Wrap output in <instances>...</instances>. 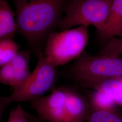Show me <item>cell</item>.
Here are the masks:
<instances>
[{"label":"cell","instance_id":"obj_9","mask_svg":"<svg viewBox=\"0 0 122 122\" xmlns=\"http://www.w3.org/2000/svg\"><path fill=\"white\" fill-rule=\"evenodd\" d=\"M30 54L28 50L19 51L17 54L10 62L13 66L15 73V82L13 91L21 87L30 76L29 64Z\"/></svg>","mask_w":122,"mask_h":122},{"label":"cell","instance_id":"obj_10","mask_svg":"<svg viewBox=\"0 0 122 122\" xmlns=\"http://www.w3.org/2000/svg\"><path fill=\"white\" fill-rule=\"evenodd\" d=\"M14 15L6 0H0V40L13 39L17 32Z\"/></svg>","mask_w":122,"mask_h":122},{"label":"cell","instance_id":"obj_5","mask_svg":"<svg viewBox=\"0 0 122 122\" xmlns=\"http://www.w3.org/2000/svg\"><path fill=\"white\" fill-rule=\"evenodd\" d=\"M113 0H71L58 28L63 31L77 25H93L99 33L108 20Z\"/></svg>","mask_w":122,"mask_h":122},{"label":"cell","instance_id":"obj_4","mask_svg":"<svg viewBox=\"0 0 122 122\" xmlns=\"http://www.w3.org/2000/svg\"><path fill=\"white\" fill-rule=\"evenodd\" d=\"M88 26L52 33L47 40L44 54L56 67L76 59L84 52L89 40Z\"/></svg>","mask_w":122,"mask_h":122},{"label":"cell","instance_id":"obj_20","mask_svg":"<svg viewBox=\"0 0 122 122\" xmlns=\"http://www.w3.org/2000/svg\"></svg>","mask_w":122,"mask_h":122},{"label":"cell","instance_id":"obj_11","mask_svg":"<svg viewBox=\"0 0 122 122\" xmlns=\"http://www.w3.org/2000/svg\"><path fill=\"white\" fill-rule=\"evenodd\" d=\"M91 90H98L108 95L122 108V78L110 79L97 84Z\"/></svg>","mask_w":122,"mask_h":122},{"label":"cell","instance_id":"obj_1","mask_svg":"<svg viewBox=\"0 0 122 122\" xmlns=\"http://www.w3.org/2000/svg\"><path fill=\"white\" fill-rule=\"evenodd\" d=\"M71 0H12L17 32L36 56L58 28Z\"/></svg>","mask_w":122,"mask_h":122},{"label":"cell","instance_id":"obj_18","mask_svg":"<svg viewBox=\"0 0 122 122\" xmlns=\"http://www.w3.org/2000/svg\"><path fill=\"white\" fill-rule=\"evenodd\" d=\"M32 122H43L42 121H41V120H40L39 118H38V117H35L34 116L33 121Z\"/></svg>","mask_w":122,"mask_h":122},{"label":"cell","instance_id":"obj_16","mask_svg":"<svg viewBox=\"0 0 122 122\" xmlns=\"http://www.w3.org/2000/svg\"><path fill=\"white\" fill-rule=\"evenodd\" d=\"M34 116L23 108L20 103L12 109L9 113L7 122H32Z\"/></svg>","mask_w":122,"mask_h":122},{"label":"cell","instance_id":"obj_17","mask_svg":"<svg viewBox=\"0 0 122 122\" xmlns=\"http://www.w3.org/2000/svg\"><path fill=\"white\" fill-rule=\"evenodd\" d=\"M0 81L2 84L10 86L13 89L15 82V73L10 62L0 66Z\"/></svg>","mask_w":122,"mask_h":122},{"label":"cell","instance_id":"obj_2","mask_svg":"<svg viewBox=\"0 0 122 122\" xmlns=\"http://www.w3.org/2000/svg\"><path fill=\"white\" fill-rule=\"evenodd\" d=\"M69 76L80 86L92 89L103 81L122 78V57L84 52L72 64Z\"/></svg>","mask_w":122,"mask_h":122},{"label":"cell","instance_id":"obj_3","mask_svg":"<svg viewBox=\"0 0 122 122\" xmlns=\"http://www.w3.org/2000/svg\"><path fill=\"white\" fill-rule=\"evenodd\" d=\"M35 69L22 86L13 91L9 96L0 97V118L6 108L13 102H32L49 91L56 89L57 77V67L51 63L44 52H39Z\"/></svg>","mask_w":122,"mask_h":122},{"label":"cell","instance_id":"obj_19","mask_svg":"<svg viewBox=\"0 0 122 122\" xmlns=\"http://www.w3.org/2000/svg\"></svg>","mask_w":122,"mask_h":122},{"label":"cell","instance_id":"obj_14","mask_svg":"<svg viewBox=\"0 0 122 122\" xmlns=\"http://www.w3.org/2000/svg\"><path fill=\"white\" fill-rule=\"evenodd\" d=\"M86 122H122V113L119 110L92 109Z\"/></svg>","mask_w":122,"mask_h":122},{"label":"cell","instance_id":"obj_13","mask_svg":"<svg viewBox=\"0 0 122 122\" xmlns=\"http://www.w3.org/2000/svg\"><path fill=\"white\" fill-rule=\"evenodd\" d=\"M20 47L13 39L0 40V66L12 61L19 52Z\"/></svg>","mask_w":122,"mask_h":122},{"label":"cell","instance_id":"obj_8","mask_svg":"<svg viewBox=\"0 0 122 122\" xmlns=\"http://www.w3.org/2000/svg\"><path fill=\"white\" fill-rule=\"evenodd\" d=\"M98 34L101 39L108 42L113 38L122 36V0H113L108 20Z\"/></svg>","mask_w":122,"mask_h":122},{"label":"cell","instance_id":"obj_12","mask_svg":"<svg viewBox=\"0 0 122 122\" xmlns=\"http://www.w3.org/2000/svg\"><path fill=\"white\" fill-rule=\"evenodd\" d=\"M87 98L91 105L92 109L118 111L119 107L113 100L104 92L98 90H91Z\"/></svg>","mask_w":122,"mask_h":122},{"label":"cell","instance_id":"obj_6","mask_svg":"<svg viewBox=\"0 0 122 122\" xmlns=\"http://www.w3.org/2000/svg\"><path fill=\"white\" fill-rule=\"evenodd\" d=\"M70 87L56 88L31 103L38 118L44 122H66V101Z\"/></svg>","mask_w":122,"mask_h":122},{"label":"cell","instance_id":"obj_15","mask_svg":"<svg viewBox=\"0 0 122 122\" xmlns=\"http://www.w3.org/2000/svg\"><path fill=\"white\" fill-rule=\"evenodd\" d=\"M96 54L122 56V36L109 40L105 47Z\"/></svg>","mask_w":122,"mask_h":122},{"label":"cell","instance_id":"obj_7","mask_svg":"<svg viewBox=\"0 0 122 122\" xmlns=\"http://www.w3.org/2000/svg\"><path fill=\"white\" fill-rule=\"evenodd\" d=\"M92 110L87 97L70 87L66 101V122H86Z\"/></svg>","mask_w":122,"mask_h":122}]
</instances>
